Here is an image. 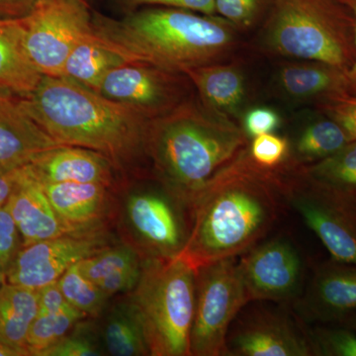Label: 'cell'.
Instances as JSON below:
<instances>
[{"mask_svg":"<svg viewBox=\"0 0 356 356\" xmlns=\"http://www.w3.org/2000/svg\"><path fill=\"white\" fill-rule=\"evenodd\" d=\"M285 203L320 238L334 261L356 266V205L310 181L301 165L288 163L283 177Z\"/></svg>","mask_w":356,"mask_h":356,"instance_id":"9c48e42d","label":"cell"},{"mask_svg":"<svg viewBox=\"0 0 356 356\" xmlns=\"http://www.w3.org/2000/svg\"><path fill=\"white\" fill-rule=\"evenodd\" d=\"M261 41L269 53L348 72L356 58L355 18L339 0H273Z\"/></svg>","mask_w":356,"mask_h":356,"instance_id":"5b68a950","label":"cell"},{"mask_svg":"<svg viewBox=\"0 0 356 356\" xmlns=\"http://www.w3.org/2000/svg\"><path fill=\"white\" fill-rule=\"evenodd\" d=\"M39 184H100L120 192L128 180L102 154L81 147L58 146L23 166Z\"/></svg>","mask_w":356,"mask_h":356,"instance_id":"9a60e30c","label":"cell"},{"mask_svg":"<svg viewBox=\"0 0 356 356\" xmlns=\"http://www.w3.org/2000/svg\"><path fill=\"white\" fill-rule=\"evenodd\" d=\"M192 88L186 74L133 60L110 70L98 93L151 121L194 97Z\"/></svg>","mask_w":356,"mask_h":356,"instance_id":"8fae6325","label":"cell"},{"mask_svg":"<svg viewBox=\"0 0 356 356\" xmlns=\"http://www.w3.org/2000/svg\"><path fill=\"white\" fill-rule=\"evenodd\" d=\"M242 126L192 97L149 122L147 161L154 177L189 211L205 185L250 145Z\"/></svg>","mask_w":356,"mask_h":356,"instance_id":"3957f363","label":"cell"},{"mask_svg":"<svg viewBox=\"0 0 356 356\" xmlns=\"http://www.w3.org/2000/svg\"><path fill=\"white\" fill-rule=\"evenodd\" d=\"M348 7V9L353 13L355 18V48H356V0H339ZM346 79H348V93L351 95H356V58L353 67L346 72Z\"/></svg>","mask_w":356,"mask_h":356,"instance_id":"b9f144b4","label":"cell"},{"mask_svg":"<svg viewBox=\"0 0 356 356\" xmlns=\"http://www.w3.org/2000/svg\"><path fill=\"white\" fill-rule=\"evenodd\" d=\"M196 269L181 257L145 259L129 298L139 314L151 356H191Z\"/></svg>","mask_w":356,"mask_h":356,"instance_id":"8992f818","label":"cell"},{"mask_svg":"<svg viewBox=\"0 0 356 356\" xmlns=\"http://www.w3.org/2000/svg\"><path fill=\"white\" fill-rule=\"evenodd\" d=\"M38 0H0V18L22 19L29 15Z\"/></svg>","mask_w":356,"mask_h":356,"instance_id":"ab89813d","label":"cell"},{"mask_svg":"<svg viewBox=\"0 0 356 356\" xmlns=\"http://www.w3.org/2000/svg\"><path fill=\"white\" fill-rule=\"evenodd\" d=\"M38 314L37 290L3 283L0 287V343L29 356L26 341L33 321Z\"/></svg>","mask_w":356,"mask_h":356,"instance_id":"cb8c5ba5","label":"cell"},{"mask_svg":"<svg viewBox=\"0 0 356 356\" xmlns=\"http://www.w3.org/2000/svg\"><path fill=\"white\" fill-rule=\"evenodd\" d=\"M314 355L356 356V332L336 327H315L308 332Z\"/></svg>","mask_w":356,"mask_h":356,"instance_id":"836d02e7","label":"cell"},{"mask_svg":"<svg viewBox=\"0 0 356 356\" xmlns=\"http://www.w3.org/2000/svg\"><path fill=\"white\" fill-rule=\"evenodd\" d=\"M350 142L344 129L325 115L311 122L294 144H290V161L298 165H313L337 153Z\"/></svg>","mask_w":356,"mask_h":356,"instance_id":"484cf974","label":"cell"},{"mask_svg":"<svg viewBox=\"0 0 356 356\" xmlns=\"http://www.w3.org/2000/svg\"><path fill=\"white\" fill-rule=\"evenodd\" d=\"M22 19L28 54L42 76L63 77L70 51L93 31L86 0H38Z\"/></svg>","mask_w":356,"mask_h":356,"instance_id":"30bf717a","label":"cell"},{"mask_svg":"<svg viewBox=\"0 0 356 356\" xmlns=\"http://www.w3.org/2000/svg\"><path fill=\"white\" fill-rule=\"evenodd\" d=\"M231 356H312L308 332L284 314L257 312L243 321L227 339Z\"/></svg>","mask_w":356,"mask_h":356,"instance_id":"5bb4252c","label":"cell"},{"mask_svg":"<svg viewBox=\"0 0 356 356\" xmlns=\"http://www.w3.org/2000/svg\"><path fill=\"white\" fill-rule=\"evenodd\" d=\"M42 76L28 54L23 19L0 18V89L27 97Z\"/></svg>","mask_w":356,"mask_h":356,"instance_id":"44dd1931","label":"cell"},{"mask_svg":"<svg viewBox=\"0 0 356 356\" xmlns=\"http://www.w3.org/2000/svg\"><path fill=\"white\" fill-rule=\"evenodd\" d=\"M296 305L308 322H344L356 314V266L332 259L318 267Z\"/></svg>","mask_w":356,"mask_h":356,"instance_id":"e0dca14e","label":"cell"},{"mask_svg":"<svg viewBox=\"0 0 356 356\" xmlns=\"http://www.w3.org/2000/svg\"><path fill=\"white\" fill-rule=\"evenodd\" d=\"M99 331L106 355H151L139 314L129 297L111 307Z\"/></svg>","mask_w":356,"mask_h":356,"instance_id":"d4e9b609","label":"cell"},{"mask_svg":"<svg viewBox=\"0 0 356 356\" xmlns=\"http://www.w3.org/2000/svg\"><path fill=\"white\" fill-rule=\"evenodd\" d=\"M6 207L22 236L23 247L74 234L58 216L41 185L26 173L23 166Z\"/></svg>","mask_w":356,"mask_h":356,"instance_id":"d6986e66","label":"cell"},{"mask_svg":"<svg viewBox=\"0 0 356 356\" xmlns=\"http://www.w3.org/2000/svg\"><path fill=\"white\" fill-rule=\"evenodd\" d=\"M346 322L348 323L353 331L356 332V314L351 316V317L346 318Z\"/></svg>","mask_w":356,"mask_h":356,"instance_id":"ee69618b","label":"cell"},{"mask_svg":"<svg viewBox=\"0 0 356 356\" xmlns=\"http://www.w3.org/2000/svg\"><path fill=\"white\" fill-rule=\"evenodd\" d=\"M58 146L63 145L49 137L26 113L20 97L0 89V168H21Z\"/></svg>","mask_w":356,"mask_h":356,"instance_id":"ac0fdd59","label":"cell"},{"mask_svg":"<svg viewBox=\"0 0 356 356\" xmlns=\"http://www.w3.org/2000/svg\"><path fill=\"white\" fill-rule=\"evenodd\" d=\"M133 60H137L93 30L84 35L70 51L63 77L98 92L110 70Z\"/></svg>","mask_w":356,"mask_h":356,"instance_id":"ffe728a7","label":"cell"},{"mask_svg":"<svg viewBox=\"0 0 356 356\" xmlns=\"http://www.w3.org/2000/svg\"><path fill=\"white\" fill-rule=\"evenodd\" d=\"M301 170L313 184L356 205V140L329 158L301 165Z\"/></svg>","mask_w":356,"mask_h":356,"instance_id":"4316f807","label":"cell"},{"mask_svg":"<svg viewBox=\"0 0 356 356\" xmlns=\"http://www.w3.org/2000/svg\"><path fill=\"white\" fill-rule=\"evenodd\" d=\"M57 282L70 305L89 318L99 317L108 304L110 298L81 273L79 264L70 266Z\"/></svg>","mask_w":356,"mask_h":356,"instance_id":"83f0119b","label":"cell"},{"mask_svg":"<svg viewBox=\"0 0 356 356\" xmlns=\"http://www.w3.org/2000/svg\"><path fill=\"white\" fill-rule=\"evenodd\" d=\"M20 99L26 113L56 143L102 154L127 180L147 159L149 120L81 84L43 76L31 95Z\"/></svg>","mask_w":356,"mask_h":356,"instance_id":"7a4b0ae2","label":"cell"},{"mask_svg":"<svg viewBox=\"0 0 356 356\" xmlns=\"http://www.w3.org/2000/svg\"><path fill=\"white\" fill-rule=\"evenodd\" d=\"M38 294L39 313L83 314L70 305L69 301L65 299L63 292L60 291L58 282L51 283V284L47 285V286L38 290Z\"/></svg>","mask_w":356,"mask_h":356,"instance_id":"f35d334b","label":"cell"},{"mask_svg":"<svg viewBox=\"0 0 356 356\" xmlns=\"http://www.w3.org/2000/svg\"><path fill=\"white\" fill-rule=\"evenodd\" d=\"M126 14L137 10L140 7L158 6L185 9L205 15H217L215 0H114Z\"/></svg>","mask_w":356,"mask_h":356,"instance_id":"d590c367","label":"cell"},{"mask_svg":"<svg viewBox=\"0 0 356 356\" xmlns=\"http://www.w3.org/2000/svg\"><path fill=\"white\" fill-rule=\"evenodd\" d=\"M250 302L235 257L196 269L191 356H227L229 325Z\"/></svg>","mask_w":356,"mask_h":356,"instance_id":"ba28073f","label":"cell"},{"mask_svg":"<svg viewBox=\"0 0 356 356\" xmlns=\"http://www.w3.org/2000/svg\"><path fill=\"white\" fill-rule=\"evenodd\" d=\"M317 105L324 115L344 129L351 142L356 140V95L348 92L332 95L320 100Z\"/></svg>","mask_w":356,"mask_h":356,"instance_id":"e575fe53","label":"cell"},{"mask_svg":"<svg viewBox=\"0 0 356 356\" xmlns=\"http://www.w3.org/2000/svg\"><path fill=\"white\" fill-rule=\"evenodd\" d=\"M0 356H25L22 351L0 343Z\"/></svg>","mask_w":356,"mask_h":356,"instance_id":"7bdbcfd3","label":"cell"},{"mask_svg":"<svg viewBox=\"0 0 356 356\" xmlns=\"http://www.w3.org/2000/svg\"><path fill=\"white\" fill-rule=\"evenodd\" d=\"M88 318L77 322L63 339L44 350L41 356L106 355L99 327Z\"/></svg>","mask_w":356,"mask_h":356,"instance_id":"4dcf8cb0","label":"cell"},{"mask_svg":"<svg viewBox=\"0 0 356 356\" xmlns=\"http://www.w3.org/2000/svg\"><path fill=\"white\" fill-rule=\"evenodd\" d=\"M19 178V168L14 170L0 168V206L6 205Z\"/></svg>","mask_w":356,"mask_h":356,"instance_id":"60d3db41","label":"cell"},{"mask_svg":"<svg viewBox=\"0 0 356 356\" xmlns=\"http://www.w3.org/2000/svg\"><path fill=\"white\" fill-rule=\"evenodd\" d=\"M248 153L255 165L266 170H277L289 161L290 143L275 134H264L250 140Z\"/></svg>","mask_w":356,"mask_h":356,"instance_id":"d6a6232c","label":"cell"},{"mask_svg":"<svg viewBox=\"0 0 356 356\" xmlns=\"http://www.w3.org/2000/svg\"><path fill=\"white\" fill-rule=\"evenodd\" d=\"M248 147L192 204L188 238L179 257L193 268L245 254L280 217L287 163L277 170L261 168L248 156Z\"/></svg>","mask_w":356,"mask_h":356,"instance_id":"6da1fadb","label":"cell"},{"mask_svg":"<svg viewBox=\"0 0 356 356\" xmlns=\"http://www.w3.org/2000/svg\"><path fill=\"white\" fill-rule=\"evenodd\" d=\"M280 83L285 93L299 100L320 102L332 95L348 92L346 72L315 60L285 65L280 72Z\"/></svg>","mask_w":356,"mask_h":356,"instance_id":"603a6c76","label":"cell"},{"mask_svg":"<svg viewBox=\"0 0 356 356\" xmlns=\"http://www.w3.org/2000/svg\"><path fill=\"white\" fill-rule=\"evenodd\" d=\"M129 184V182H128ZM120 191L116 222L123 242L130 243L144 259L179 257L188 238L191 214L158 181V186L140 185Z\"/></svg>","mask_w":356,"mask_h":356,"instance_id":"52a82bcc","label":"cell"},{"mask_svg":"<svg viewBox=\"0 0 356 356\" xmlns=\"http://www.w3.org/2000/svg\"><path fill=\"white\" fill-rule=\"evenodd\" d=\"M39 184L58 216L74 233L110 229V225L116 222L119 191L106 185L81 182Z\"/></svg>","mask_w":356,"mask_h":356,"instance_id":"2e32d148","label":"cell"},{"mask_svg":"<svg viewBox=\"0 0 356 356\" xmlns=\"http://www.w3.org/2000/svg\"><path fill=\"white\" fill-rule=\"evenodd\" d=\"M208 108L234 118L245 99L243 72L225 62L193 67L184 72Z\"/></svg>","mask_w":356,"mask_h":356,"instance_id":"7402d4cb","label":"cell"},{"mask_svg":"<svg viewBox=\"0 0 356 356\" xmlns=\"http://www.w3.org/2000/svg\"><path fill=\"white\" fill-rule=\"evenodd\" d=\"M6 282V274L3 271L0 270V287L2 286L3 283Z\"/></svg>","mask_w":356,"mask_h":356,"instance_id":"f6af8a7d","label":"cell"},{"mask_svg":"<svg viewBox=\"0 0 356 356\" xmlns=\"http://www.w3.org/2000/svg\"><path fill=\"white\" fill-rule=\"evenodd\" d=\"M117 243L110 229L42 241L21 248L6 271V282L33 290L57 282L74 264Z\"/></svg>","mask_w":356,"mask_h":356,"instance_id":"7c38bea8","label":"cell"},{"mask_svg":"<svg viewBox=\"0 0 356 356\" xmlns=\"http://www.w3.org/2000/svg\"><path fill=\"white\" fill-rule=\"evenodd\" d=\"M144 259L133 245L121 242L103 248L97 254L79 262V266L81 273L97 284L107 276L142 267Z\"/></svg>","mask_w":356,"mask_h":356,"instance_id":"f1b7e54d","label":"cell"},{"mask_svg":"<svg viewBox=\"0 0 356 356\" xmlns=\"http://www.w3.org/2000/svg\"><path fill=\"white\" fill-rule=\"evenodd\" d=\"M273 0H215L220 17L231 23L238 31H245L264 23Z\"/></svg>","mask_w":356,"mask_h":356,"instance_id":"1f68e13d","label":"cell"},{"mask_svg":"<svg viewBox=\"0 0 356 356\" xmlns=\"http://www.w3.org/2000/svg\"><path fill=\"white\" fill-rule=\"evenodd\" d=\"M238 267L250 302L298 298L304 266L296 248L285 238L257 243L243 254Z\"/></svg>","mask_w":356,"mask_h":356,"instance_id":"4fadbf2b","label":"cell"},{"mask_svg":"<svg viewBox=\"0 0 356 356\" xmlns=\"http://www.w3.org/2000/svg\"><path fill=\"white\" fill-rule=\"evenodd\" d=\"M22 248V236L13 218L6 205L0 206V252L11 264Z\"/></svg>","mask_w":356,"mask_h":356,"instance_id":"8d00e7d4","label":"cell"},{"mask_svg":"<svg viewBox=\"0 0 356 356\" xmlns=\"http://www.w3.org/2000/svg\"><path fill=\"white\" fill-rule=\"evenodd\" d=\"M93 30L140 62L172 72L222 63L236 46L238 30L218 15L147 7L122 19L92 13Z\"/></svg>","mask_w":356,"mask_h":356,"instance_id":"277c9868","label":"cell"},{"mask_svg":"<svg viewBox=\"0 0 356 356\" xmlns=\"http://www.w3.org/2000/svg\"><path fill=\"white\" fill-rule=\"evenodd\" d=\"M83 314H41L33 321L26 350L29 356H41L44 350L58 343L79 321L86 318Z\"/></svg>","mask_w":356,"mask_h":356,"instance_id":"f546056e","label":"cell"},{"mask_svg":"<svg viewBox=\"0 0 356 356\" xmlns=\"http://www.w3.org/2000/svg\"><path fill=\"white\" fill-rule=\"evenodd\" d=\"M280 115L273 109L257 107L245 115L242 127L248 137L252 139L257 136L273 133L280 127Z\"/></svg>","mask_w":356,"mask_h":356,"instance_id":"74e56055","label":"cell"}]
</instances>
